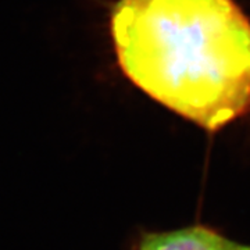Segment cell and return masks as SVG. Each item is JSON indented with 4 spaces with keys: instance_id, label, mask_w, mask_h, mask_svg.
<instances>
[{
    "instance_id": "7a4b0ae2",
    "label": "cell",
    "mask_w": 250,
    "mask_h": 250,
    "mask_svg": "<svg viewBox=\"0 0 250 250\" xmlns=\"http://www.w3.org/2000/svg\"><path fill=\"white\" fill-rule=\"evenodd\" d=\"M135 250H250V245L225 236L203 224L171 231L143 232Z\"/></svg>"
},
{
    "instance_id": "6da1fadb",
    "label": "cell",
    "mask_w": 250,
    "mask_h": 250,
    "mask_svg": "<svg viewBox=\"0 0 250 250\" xmlns=\"http://www.w3.org/2000/svg\"><path fill=\"white\" fill-rule=\"evenodd\" d=\"M111 35L125 75L200 128L250 111V21L232 0H120Z\"/></svg>"
}]
</instances>
